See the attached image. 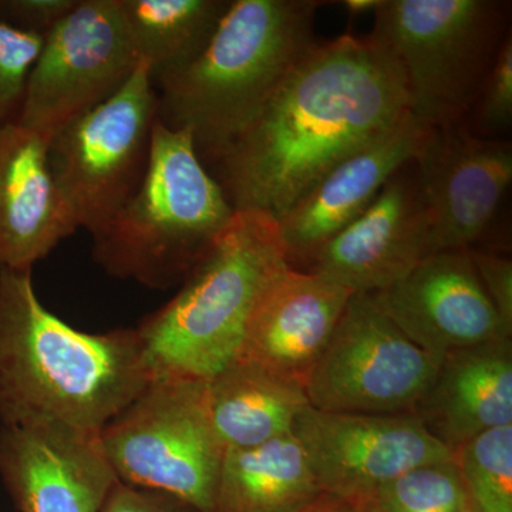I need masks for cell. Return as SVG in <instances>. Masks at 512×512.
Masks as SVG:
<instances>
[{
	"label": "cell",
	"mask_w": 512,
	"mask_h": 512,
	"mask_svg": "<svg viewBox=\"0 0 512 512\" xmlns=\"http://www.w3.org/2000/svg\"><path fill=\"white\" fill-rule=\"evenodd\" d=\"M409 111L406 77L389 47L345 33L299 60L258 116L212 161L234 210L276 221L330 168Z\"/></svg>",
	"instance_id": "1"
},
{
	"label": "cell",
	"mask_w": 512,
	"mask_h": 512,
	"mask_svg": "<svg viewBox=\"0 0 512 512\" xmlns=\"http://www.w3.org/2000/svg\"><path fill=\"white\" fill-rule=\"evenodd\" d=\"M153 382L137 329L87 333L46 309L32 271L0 268V423L100 433Z\"/></svg>",
	"instance_id": "2"
},
{
	"label": "cell",
	"mask_w": 512,
	"mask_h": 512,
	"mask_svg": "<svg viewBox=\"0 0 512 512\" xmlns=\"http://www.w3.org/2000/svg\"><path fill=\"white\" fill-rule=\"evenodd\" d=\"M316 0H231L194 62L154 80L158 121L188 131L211 164L316 45Z\"/></svg>",
	"instance_id": "3"
},
{
	"label": "cell",
	"mask_w": 512,
	"mask_h": 512,
	"mask_svg": "<svg viewBox=\"0 0 512 512\" xmlns=\"http://www.w3.org/2000/svg\"><path fill=\"white\" fill-rule=\"evenodd\" d=\"M286 265L278 221L235 210L177 295L136 328L153 380H207L237 360L256 305Z\"/></svg>",
	"instance_id": "4"
},
{
	"label": "cell",
	"mask_w": 512,
	"mask_h": 512,
	"mask_svg": "<svg viewBox=\"0 0 512 512\" xmlns=\"http://www.w3.org/2000/svg\"><path fill=\"white\" fill-rule=\"evenodd\" d=\"M235 210L188 131L156 121L143 181L93 232V258L111 276L153 289L183 284Z\"/></svg>",
	"instance_id": "5"
},
{
	"label": "cell",
	"mask_w": 512,
	"mask_h": 512,
	"mask_svg": "<svg viewBox=\"0 0 512 512\" xmlns=\"http://www.w3.org/2000/svg\"><path fill=\"white\" fill-rule=\"evenodd\" d=\"M503 10L493 0H379L372 35L402 67L417 120L456 126L473 110L505 39Z\"/></svg>",
	"instance_id": "6"
},
{
	"label": "cell",
	"mask_w": 512,
	"mask_h": 512,
	"mask_svg": "<svg viewBox=\"0 0 512 512\" xmlns=\"http://www.w3.org/2000/svg\"><path fill=\"white\" fill-rule=\"evenodd\" d=\"M99 437L120 483L215 512L225 451L208 419L204 380H153Z\"/></svg>",
	"instance_id": "7"
},
{
	"label": "cell",
	"mask_w": 512,
	"mask_h": 512,
	"mask_svg": "<svg viewBox=\"0 0 512 512\" xmlns=\"http://www.w3.org/2000/svg\"><path fill=\"white\" fill-rule=\"evenodd\" d=\"M157 117L156 84L140 62L119 92L49 141L50 167L77 227L93 234L136 192Z\"/></svg>",
	"instance_id": "8"
},
{
	"label": "cell",
	"mask_w": 512,
	"mask_h": 512,
	"mask_svg": "<svg viewBox=\"0 0 512 512\" xmlns=\"http://www.w3.org/2000/svg\"><path fill=\"white\" fill-rule=\"evenodd\" d=\"M441 359L407 338L370 293H353L306 377V396L322 412L412 414Z\"/></svg>",
	"instance_id": "9"
},
{
	"label": "cell",
	"mask_w": 512,
	"mask_h": 512,
	"mask_svg": "<svg viewBox=\"0 0 512 512\" xmlns=\"http://www.w3.org/2000/svg\"><path fill=\"white\" fill-rule=\"evenodd\" d=\"M140 62L119 0H79L45 37L18 124L49 143L67 124L119 92Z\"/></svg>",
	"instance_id": "10"
},
{
	"label": "cell",
	"mask_w": 512,
	"mask_h": 512,
	"mask_svg": "<svg viewBox=\"0 0 512 512\" xmlns=\"http://www.w3.org/2000/svg\"><path fill=\"white\" fill-rule=\"evenodd\" d=\"M292 433L323 494L360 504L424 464L456 460L413 414L332 413L308 407Z\"/></svg>",
	"instance_id": "11"
},
{
	"label": "cell",
	"mask_w": 512,
	"mask_h": 512,
	"mask_svg": "<svg viewBox=\"0 0 512 512\" xmlns=\"http://www.w3.org/2000/svg\"><path fill=\"white\" fill-rule=\"evenodd\" d=\"M431 255V218L414 161L384 184L370 207L313 256L306 271L352 293H377Z\"/></svg>",
	"instance_id": "12"
},
{
	"label": "cell",
	"mask_w": 512,
	"mask_h": 512,
	"mask_svg": "<svg viewBox=\"0 0 512 512\" xmlns=\"http://www.w3.org/2000/svg\"><path fill=\"white\" fill-rule=\"evenodd\" d=\"M431 218V254L468 249L493 220L512 181V150L463 124L431 128L414 158Z\"/></svg>",
	"instance_id": "13"
},
{
	"label": "cell",
	"mask_w": 512,
	"mask_h": 512,
	"mask_svg": "<svg viewBox=\"0 0 512 512\" xmlns=\"http://www.w3.org/2000/svg\"><path fill=\"white\" fill-rule=\"evenodd\" d=\"M370 295L407 338L437 356L511 338L481 284L470 249L426 256L399 282Z\"/></svg>",
	"instance_id": "14"
},
{
	"label": "cell",
	"mask_w": 512,
	"mask_h": 512,
	"mask_svg": "<svg viewBox=\"0 0 512 512\" xmlns=\"http://www.w3.org/2000/svg\"><path fill=\"white\" fill-rule=\"evenodd\" d=\"M0 478L19 512H101L119 481L99 433L56 423L0 426Z\"/></svg>",
	"instance_id": "15"
},
{
	"label": "cell",
	"mask_w": 512,
	"mask_h": 512,
	"mask_svg": "<svg viewBox=\"0 0 512 512\" xmlns=\"http://www.w3.org/2000/svg\"><path fill=\"white\" fill-rule=\"evenodd\" d=\"M430 130L407 111L396 126L330 168L278 220L288 264H311L320 248L360 217L384 184L414 161Z\"/></svg>",
	"instance_id": "16"
},
{
	"label": "cell",
	"mask_w": 512,
	"mask_h": 512,
	"mask_svg": "<svg viewBox=\"0 0 512 512\" xmlns=\"http://www.w3.org/2000/svg\"><path fill=\"white\" fill-rule=\"evenodd\" d=\"M77 229L49 143L18 123L0 126V268L32 271Z\"/></svg>",
	"instance_id": "17"
},
{
	"label": "cell",
	"mask_w": 512,
	"mask_h": 512,
	"mask_svg": "<svg viewBox=\"0 0 512 512\" xmlns=\"http://www.w3.org/2000/svg\"><path fill=\"white\" fill-rule=\"evenodd\" d=\"M352 295L322 276L286 265L256 305L239 357L305 386Z\"/></svg>",
	"instance_id": "18"
},
{
	"label": "cell",
	"mask_w": 512,
	"mask_h": 512,
	"mask_svg": "<svg viewBox=\"0 0 512 512\" xmlns=\"http://www.w3.org/2000/svg\"><path fill=\"white\" fill-rule=\"evenodd\" d=\"M412 414L451 451L484 431L510 426L511 338L444 355Z\"/></svg>",
	"instance_id": "19"
},
{
	"label": "cell",
	"mask_w": 512,
	"mask_h": 512,
	"mask_svg": "<svg viewBox=\"0 0 512 512\" xmlns=\"http://www.w3.org/2000/svg\"><path fill=\"white\" fill-rule=\"evenodd\" d=\"M204 397L224 451L291 433L296 419L311 407L301 382L242 357L204 380Z\"/></svg>",
	"instance_id": "20"
},
{
	"label": "cell",
	"mask_w": 512,
	"mask_h": 512,
	"mask_svg": "<svg viewBox=\"0 0 512 512\" xmlns=\"http://www.w3.org/2000/svg\"><path fill=\"white\" fill-rule=\"evenodd\" d=\"M323 495L295 434L227 450L215 512H292Z\"/></svg>",
	"instance_id": "21"
},
{
	"label": "cell",
	"mask_w": 512,
	"mask_h": 512,
	"mask_svg": "<svg viewBox=\"0 0 512 512\" xmlns=\"http://www.w3.org/2000/svg\"><path fill=\"white\" fill-rule=\"evenodd\" d=\"M231 0H119L121 16L153 80L184 69L204 52Z\"/></svg>",
	"instance_id": "22"
},
{
	"label": "cell",
	"mask_w": 512,
	"mask_h": 512,
	"mask_svg": "<svg viewBox=\"0 0 512 512\" xmlns=\"http://www.w3.org/2000/svg\"><path fill=\"white\" fill-rule=\"evenodd\" d=\"M478 512H512V424L478 434L454 451Z\"/></svg>",
	"instance_id": "23"
},
{
	"label": "cell",
	"mask_w": 512,
	"mask_h": 512,
	"mask_svg": "<svg viewBox=\"0 0 512 512\" xmlns=\"http://www.w3.org/2000/svg\"><path fill=\"white\" fill-rule=\"evenodd\" d=\"M468 501L456 460H448L400 474L363 503L379 512H460Z\"/></svg>",
	"instance_id": "24"
},
{
	"label": "cell",
	"mask_w": 512,
	"mask_h": 512,
	"mask_svg": "<svg viewBox=\"0 0 512 512\" xmlns=\"http://www.w3.org/2000/svg\"><path fill=\"white\" fill-rule=\"evenodd\" d=\"M45 37L0 22V126L18 123L30 73Z\"/></svg>",
	"instance_id": "25"
},
{
	"label": "cell",
	"mask_w": 512,
	"mask_h": 512,
	"mask_svg": "<svg viewBox=\"0 0 512 512\" xmlns=\"http://www.w3.org/2000/svg\"><path fill=\"white\" fill-rule=\"evenodd\" d=\"M477 123L484 130H503L512 120V40L505 36L485 79L477 103Z\"/></svg>",
	"instance_id": "26"
},
{
	"label": "cell",
	"mask_w": 512,
	"mask_h": 512,
	"mask_svg": "<svg viewBox=\"0 0 512 512\" xmlns=\"http://www.w3.org/2000/svg\"><path fill=\"white\" fill-rule=\"evenodd\" d=\"M79 0H0V22L46 37Z\"/></svg>",
	"instance_id": "27"
},
{
	"label": "cell",
	"mask_w": 512,
	"mask_h": 512,
	"mask_svg": "<svg viewBox=\"0 0 512 512\" xmlns=\"http://www.w3.org/2000/svg\"><path fill=\"white\" fill-rule=\"evenodd\" d=\"M481 284L505 328L512 333V262L503 256L471 251Z\"/></svg>",
	"instance_id": "28"
},
{
	"label": "cell",
	"mask_w": 512,
	"mask_h": 512,
	"mask_svg": "<svg viewBox=\"0 0 512 512\" xmlns=\"http://www.w3.org/2000/svg\"><path fill=\"white\" fill-rule=\"evenodd\" d=\"M101 512H198L194 508L170 497L154 493L143 488L131 487L120 483L114 484Z\"/></svg>",
	"instance_id": "29"
},
{
	"label": "cell",
	"mask_w": 512,
	"mask_h": 512,
	"mask_svg": "<svg viewBox=\"0 0 512 512\" xmlns=\"http://www.w3.org/2000/svg\"><path fill=\"white\" fill-rule=\"evenodd\" d=\"M356 504L342 500V498L332 497V495L323 494L313 500L312 503L303 505L298 510L292 512H355Z\"/></svg>",
	"instance_id": "30"
},
{
	"label": "cell",
	"mask_w": 512,
	"mask_h": 512,
	"mask_svg": "<svg viewBox=\"0 0 512 512\" xmlns=\"http://www.w3.org/2000/svg\"><path fill=\"white\" fill-rule=\"evenodd\" d=\"M343 8L349 13L350 18L366 15L369 12H375L379 0H343Z\"/></svg>",
	"instance_id": "31"
},
{
	"label": "cell",
	"mask_w": 512,
	"mask_h": 512,
	"mask_svg": "<svg viewBox=\"0 0 512 512\" xmlns=\"http://www.w3.org/2000/svg\"><path fill=\"white\" fill-rule=\"evenodd\" d=\"M355 512H379L373 507L372 504L369 503H360L356 505Z\"/></svg>",
	"instance_id": "32"
},
{
	"label": "cell",
	"mask_w": 512,
	"mask_h": 512,
	"mask_svg": "<svg viewBox=\"0 0 512 512\" xmlns=\"http://www.w3.org/2000/svg\"><path fill=\"white\" fill-rule=\"evenodd\" d=\"M460 512H478V511H477V508L474 507V505L471 504L470 501H468V503L466 504V507H464L463 510H461Z\"/></svg>",
	"instance_id": "33"
}]
</instances>
